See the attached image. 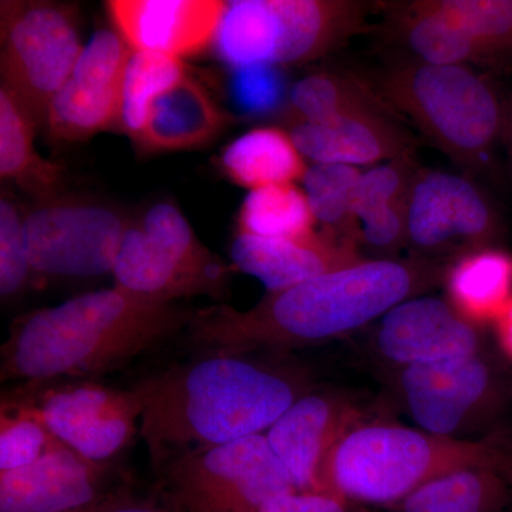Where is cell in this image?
I'll list each match as a JSON object with an SVG mask.
<instances>
[{
    "label": "cell",
    "mask_w": 512,
    "mask_h": 512,
    "mask_svg": "<svg viewBox=\"0 0 512 512\" xmlns=\"http://www.w3.org/2000/svg\"><path fill=\"white\" fill-rule=\"evenodd\" d=\"M500 454L485 444L397 426L346 431L326 458V493L369 504L402 503L421 485L470 468L500 467Z\"/></svg>",
    "instance_id": "cell-4"
},
{
    "label": "cell",
    "mask_w": 512,
    "mask_h": 512,
    "mask_svg": "<svg viewBox=\"0 0 512 512\" xmlns=\"http://www.w3.org/2000/svg\"><path fill=\"white\" fill-rule=\"evenodd\" d=\"M33 274L25 239V215L2 195L0 200V295L3 301L25 291Z\"/></svg>",
    "instance_id": "cell-34"
},
{
    "label": "cell",
    "mask_w": 512,
    "mask_h": 512,
    "mask_svg": "<svg viewBox=\"0 0 512 512\" xmlns=\"http://www.w3.org/2000/svg\"><path fill=\"white\" fill-rule=\"evenodd\" d=\"M448 291L470 322L497 319L512 299V256L497 249L464 256L451 271Z\"/></svg>",
    "instance_id": "cell-26"
},
{
    "label": "cell",
    "mask_w": 512,
    "mask_h": 512,
    "mask_svg": "<svg viewBox=\"0 0 512 512\" xmlns=\"http://www.w3.org/2000/svg\"><path fill=\"white\" fill-rule=\"evenodd\" d=\"M362 171L339 164H313L303 175V192L325 235L355 247V197Z\"/></svg>",
    "instance_id": "cell-31"
},
{
    "label": "cell",
    "mask_w": 512,
    "mask_h": 512,
    "mask_svg": "<svg viewBox=\"0 0 512 512\" xmlns=\"http://www.w3.org/2000/svg\"><path fill=\"white\" fill-rule=\"evenodd\" d=\"M228 121V114L207 90L185 74L153 101L138 144L147 151L201 147L214 140Z\"/></svg>",
    "instance_id": "cell-21"
},
{
    "label": "cell",
    "mask_w": 512,
    "mask_h": 512,
    "mask_svg": "<svg viewBox=\"0 0 512 512\" xmlns=\"http://www.w3.org/2000/svg\"><path fill=\"white\" fill-rule=\"evenodd\" d=\"M389 113H363L326 123L291 120L289 136L315 164L376 165L409 154V136Z\"/></svg>",
    "instance_id": "cell-20"
},
{
    "label": "cell",
    "mask_w": 512,
    "mask_h": 512,
    "mask_svg": "<svg viewBox=\"0 0 512 512\" xmlns=\"http://www.w3.org/2000/svg\"><path fill=\"white\" fill-rule=\"evenodd\" d=\"M377 343L387 359L407 367L476 356L478 339L470 320L446 302L419 298L386 313Z\"/></svg>",
    "instance_id": "cell-16"
},
{
    "label": "cell",
    "mask_w": 512,
    "mask_h": 512,
    "mask_svg": "<svg viewBox=\"0 0 512 512\" xmlns=\"http://www.w3.org/2000/svg\"><path fill=\"white\" fill-rule=\"evenodd\" d=\"M441 151L474 167L505 127L507 114L490 84L467 66L412 63L384 76L382 94Z\"/></svg>",
    "instance_id": "cell-6"
},
{
    "label": "cell",
    "mask_w": 512,
    "mask_h": 512,
    "mask_svg": "<svg viewBox=\"0 0 512 512\" xmlns=\"http://www.w3.org/2000/svg\"><path fill=\"white\" fill-rule=\"evenodd\" d=\"M315 224L308 198L295 184L249 191L238 214L239 234L259 238L306 237Z\"/></svg>",
    "instance_id": "cell-30"
},
{
    "label": "cell",
    "mask_w": 512,
    "mask_h": 512,
    "mask_svg": "<svg viewBox=\"0 0 512 512\" xmlns=\"http://www.w3.org/2000/svg\"><path fill=\"white\" fill-rule=\"evenodd\" d=\"M504 130H507V133H508V141H510V153H511V160H512V117L510 120L505 119Z\"/></svg>",
    "instance_id": "cell-39"
},
{
    "label": "cell",
    "mask_w": 512,
    "mask_h": 512,
    "mask_svg": "<svg viewBox=\"0 0 512 512\" xmlns=\"http://www.w3.org/2000/svg\"><path fill=\"white\" fill-rule=\"evenodd\" d=\"M77 512H171L163 503L156 500L138 497L131 493L130 488L124 487L110 495L106 500Z\"/></svg>",
    "instance_id": "cell-37"
},
{
    "label": "cell",
    "mask_w": 512,
    "mask_h": 512,
    "mask_svg": "<svg viewBox=\"0 0 512 512\" xmlns=\"http://www.w3.org/2000/svg\"><path fill=\"white\" fill-rule=\"evenodd\" d=\"M36 128L12 94L0 87V177L43 201L59 195L64 168L37 153Z\"/></svg>",
    "instance_id": "cell-23"
},
{
    "label": "cell",
    "mask_w": 512,
    "mask_h": 512,
    "mask_svg": "<svg viewBox=\"0 0 512 512\" xmlns=\"http://www.w3.org/2000/svg\"><path fill=\"white\" fill-rule=\"evenodd\" d=\"M414 174L409 154L362 173L353 208L359 241L387 249L406 239L407 204Z\"/></svg>",
    "instance_id": "cell-22"
},
{
    "label": "cell",
    "mask_w": 512,
    "mask_h": 512,
    "mask_svg": "<svg viewBox=\"0 0 512 512\" xmlns=\"http://www.w3.org/2000/svg\"><path fill=\"white\" fill-rule=\"evenodd\" d=\"M498 221L476 185L444 171L414 174L407 204L406 239L421 249L487 244Z\"/></svg>",
    "instance_id": "cell-13"
},
{
    "label": "cell",
    "mask_w": 512,
    "mask_h": 512,
    "mask_svg": "<svg viewBox=\"0 0 512 512\" xmlns=\"http://www.w3.org/2000/svg\"><path fill=\"white\" fill-rule=\"evenodd\" d=\"M252 512H350L343 498L329 493L295 491L276 497Z\"/></svg>",
    "instance_id": "cell-36"
},
{
    "label": "cell",
    "mask_w": 512,
    "mask_h": 512,
    "mask_svg": "<svg viewBox=\"0 0 512 512\" xmlns=\"http://www.w3.org/2000/svg\"><path fill=\"white\" fill-rule=\"evenodd\" d=\"M32 410L3 396L0 407V473L32 466L60 446Z\"/></svg>",
    "instance_id": "cell-33"
},
{
    "label": "cell",
    "mask_w": 512,
    "mask_h": 512,
    "mask_svg": "<svg viewBox=\"0 0 512 512\" xmlns=\"http://www.w3.org/2000/svg\"><path fill=\"white\" fill-rule=\"evenodd\" d=\"M466 29L481 63L512 59V0H440Z\"/></svg>",
    "instance_id": "cell-32"
},
{
    "label": "cell",
    "mask_w": 512,
    "mask_h": 512,
    "mask_svg": "<svg viewBox=\"0 0 512 512\" xmlns=\"http://www.w3.org/2000/svg\"><path fill=\"white\" fill-rule=\"evenodd\" d=\"M231 258L238 271L258 278L269 293L363 261L352 245L316 232L301 238L238 234L232 242Z\"/></svg>",
    "instance_id": "cell-17"
},
{
    "label": "cell",
    "mask_w": 512,
    "mask_h": 512,
    "mask_svg": "<svg viewBox=\"0 0 512 512\" xmlns=\"http://www.w3.org/2000/svg\"><path fill=\"white\" fill-rule=\"evenodd\" d=\"M417 266L363 261L285 291L248 311L218 303L192 313L188 340L201 353H247L345 335L386 315L421 284Z\"/></svg>",
    "instance_id": "cell-3"
},
{
    "label": "cell",
    "mask_w": 512,
    "mask_h": 512,
    "mask_svg": "<svg viewBox=\"0 0 512 512\" xmlns=\"http://www.w3.org/2000/svg\"><path fill=\"white\" fill-rule=\"evenodd\" d=\"M225 5L221 0H111L107 10L131 50L181 59L214 42Z\"/></svg>",
    "instance_id": "cell-15"
},
{
    "label": "cell",
    "mask_w": 512,
    "mask_h": 512,
    "mask_svg": "<svg viewBox=\"0 0 512 512\" xmlns=\"http://www.w3.org/2000/svg\"><path fill=\"white\" fill-rule=\"evenodd\" d=\"M221 168L232 183L251 191L293 184L308 170L289 133L272 127L255 128L228 144Z\"/></svg>",
    "instance_id": "cell-24"
},
{
    "label": "cell",
    "mask_w": 512,
    "mask_h": 512,
    "mask_svg": "<svg viewBox=\"0 0 512 512\" xmlns=\"http://www.w3.org/2000/svg\"><path fill=\"white\" fill-rule=\"evenodd\" d=\"M8 396L32 410L64 446L99 464H109L127 448L143 410L133 389L92 379L25 383Z\"/></svg>",
    "instance_id": "cell-10"
},
{
    "label": "cell",
    "mask_w": 512,
    "mask_h": 512,
    "mask_svg": "<svg viewBox=\"0 0 512 512\" xmlns=\"http://www.w3.org/2000/svg\"><path fill=\"white\" fill-rule=\"evenodd\" d=\"M397 29L420 63L466 66L481 63L480 52L466 29L441 6L440 0H419L396 16Z\"/></svg>",
    "instance_id": "cell-25"
},
{
    "label": "cell",
    "mask_w": 512,
    "mask_h": 512,
    "mask_svg": "<svg viewBox=\"0 0 512 512\" xmlns=\"http://www.w3.org/2000/svg\"><path fill=\"white\" fill-rule=\"evenodd\" d=\"M365 18V3L350 0H234L214 49L234 69L308 62L359 32Z\"/></svg>",
    "instance_id": "cell-5"
},
{
    "label": "cell",
    "mask_w": 512,
    "mask_h": 512,
    "mask_svg": "<svg viewBox=\"0 0 512 512\" xmlns=\"http://www.w3.org/2000/svg\"><path fill=\"white\" fill-rule=\"evenodd\" d=\"M507 493L493 468H470L421 485L402 501V512H501Z\"/></svg>",
    "instance_id": "cell-29"
},
{
    "label": "cell",
    "mask_w": 512,
    "mask_h": 512,
    "mask_svg": "<svg viewBox=\"0 0 512 512\" xmlns=\"http://www.w3.org/2000/svg\"><path fill=\"white\" fill-rule=\"evenodd\" d=\"M232 96L239 109L262 114L275 109L284 93V82L275 66L254 64L234 69Z\"/></svg>",
    "instance_id": "cell-35"
},
{
    "label": "cell",
    "mask_w": 512,
    "mask_h": 512,
    "mask_svg": "<svg viewBox=\"0 0 512 512\" xmlns=\"http://www.w3.org/2000/svg\"><path fill=\"white\" fill-rule=\"evenodd\" d=\"M128 227L123 214L100 202L59 195L43 200L25 215L33 274L53 278L113 274Z\"/></svg>",
    "instance_id": "cell-11"
},
{
    "label": "cell",
    "mask_w": 512,
    "mask_h": 512,
    "mask_svg": "<svg viewBox=\"0 0 512 512\" xmlns=\"http://www.w3.org/2000/svg\"><path fill=\"white\" fill-rule=\"evenodd\" d=\"M291 120L326 123L363 113H389L392 107L349 74L315 73L303 77L291 90Z\"/></svg>",
    "instance_id": "cell-27"
},
{
    "label": "cell",
    "mask_w": 512,
    "mask_h": 512,
    "mask_svg": "<svg viewBox=\"0 0 512 512\" xmlns=\"http://www.w3.org/2000/svg\"><path fill=\"white\" fill-rule=\"evenodd\" d=\"M192 313L119 286L22 316L2 346V382L90 379L128 365L187 328Z\"/></svg>",
    "instance_id": "cell-2"
},
{
    "label": "cell",
    "mask_w": 512,
    "mask_h": 512,
    "mask_svg": "<svg viewBox=\"0 0 512 512\" xmlns=\"http://www.w3.org/2000/svg\"><path fill=\"white\" fill-rule=\"evenodd\" d=\"M184 76L178 57L133 50L124 70L114 128L140 143L151 104Z\"/></svg>",
    "instance_id": "cell-28"
},
{
    "label": "cell",
    "mask_w": 512,
    "mask_h": 512,
    "mask_svg": "<svg viewBox=\"0 0 512 512\" xmlns=\"http://www.w3.org/2000/svg\"><path fill=\"white\" fill-rule=\"evenodd\" d=\"M130 46L113 30L94 33L50 104L46 126L62 141H83L114 128Z\"/></svg>",
    "instance_id": "cell-12"
},
{
    "label": "cell",
    "mask_w": 512,
    "mask_h": 512,
    "mask_svg": "<svg viewBox=\"0 0 512 512\" xmlns=\"http://www.w3.org/2000/svg\"><path fill=\"white\" fill-rule=\"evenodd\" d=\"M404 396L426 433L447 437L461 426L487 392L490 372L476 356L407 366Z\"/></svg>",
    "instance_id": "cell-18"
},
{
    "label": "cell",
    "mask_w": 512,
    "mask_h": 512,
    "mask_svg": "<svg viewBox=\"0 0 512 512\" xmlns=\"http://www.w3.org/2000/svg\"><path fill=\"white\" fill-rule=\"evenodd\" d=\"M231 268L202 245L184 215L158 202L124 235L113 276L116 286L136 295L175 302L191 296L224 299Z\"/></svg>",
    "instance_id": "cell-7"
},
{
    "label": "cell",
    "mask_w": 512,
    "mask_h": 512,
    "mask_svg": "<svg viewBox=\"0 0 512 512\" xmlns=\"http://www.w3.org/2000/svg\"><path fill=\"white\" fill-rule=\"evenodd\" d=\"M124 487L110 464L60 444L32 466L0 473V512L82 511Z\"/></svg>",
    "instance_id": "cell-14"
},
{
    "label": "cell",
    "mask_w": 512,
    "mask_h": 512,
    "mask_svg": "<svg viewBox=\"0 0 512 512\" xmlns=\"http://www.w3.org/2000/svg\"><path fill=\"white\" fill-rule=\"evenodd\" d=\"M140 434L160 471L175 458L268 431L298 399L295 383L245 353H201L133 387Z\"/></svg>",
    "instance_id": "cell-1"
},
{
    "label": "cell",
    "mask_w": 512,
    "mask_h": 512,
    "mask_svg": "<svg viewBox=\"0 0 512 512\" xmlns=\"http://www.w3.org/2000/svg\"><path fill=\"white\" fill-rule=\"evenodd\" d=\"M498 338H500L501 346L508 356L512 359V299L504 311L500 313L497 319Z\"/></svg>",
    "instance_id": "cell-38"
},
{
    "label": "cell",
    "mask_w": 512,
    "mask_h": 512,
    "mask_svg": "<svg viewBox=\"0 0 512 512\" xmlns=\"http://www.w3.org/2000/svg\"><path fill=\"white\" fill-rule=\"evenodd\" d=\"M2 87L36 126L72 74L84 47L73 12L49 2H2Z\"/></svg>",
    "instance_id": "cell-9"
},
{
    "label": "cell",
    "mask_w": 512,
    "mask_h": 512,
    "mask_svg": "<svg viewBox=\"0 0 512 512\" xmlns=\"http://www.w3.org/2000/svg\"><path fill=\"white\" fill-rule=\"evenodd\" d=\"M158 473L171 512H252L298 491L265 434L198 448Z\"/></svg>",
    "instance_id": "cell-8"
},
{
    "label": "cell",
    "mask_w": 512,
    "mask_h": 512,
    "mask_svg": "<svg viewBox=\"0 0 512 512\" xmlns=\"http://www.w3.org/2000/svg\"><path fill=\"white\" fill-rule=\"evenodd\" d=\"M348 417L325 396L308 394L266 431V439L298 491L326 493L323 470L333 446L348 431Z\"/></svg>",
    "instance_id": "cell-19"
}]
</instances>
